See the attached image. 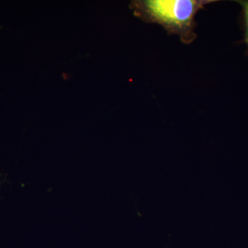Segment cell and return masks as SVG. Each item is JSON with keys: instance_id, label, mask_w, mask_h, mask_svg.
Segmentation results:
<instances>
[{"instance_id": "obj_1", "label": "cell", "mask_w": 248, "mask_h": 248, "mask_svg": "<svg viewBox=\"0 0 248 248\" xmlns=\"http://www.w3.org/2000/svg\"><path fill=\"white\" fill-rule=\"evenodd\" d=\"M215 0H137L130 4L134 15L146 23L158 24L168 35H177L190 45L197 39L195 16Z\"/></svg>"}, {"instance_id": "obj_2", "label": "cell", "mask_w": 248, "mask_h": 248, "mask_svg": "<svg viewBox=\"0 0 248 248\" xmlns=\"http://www.w3.org/2000/svg\"><path fill=\"white\" fill-rule=\"evenodd\" d=\"M241 6V19H242L243 29H244V40L241 43L246 45V55L248 58V0L235 1Z\"/></svg>"}]
</instances>
